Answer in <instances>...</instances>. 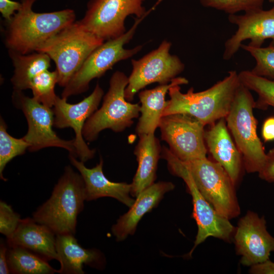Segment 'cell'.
<instances>
[{"instance_id":"6da1fadb","label":"cell","mask_w":274,"mask_h":274,"mask_svg":"<svg viewBox=\"0 0 274 274\" xmlns=\"http://www.w3.org/2000/svg\"><path fill=\"white\" fill-rule=\"evenodd\" d=\"M37 0H21L20 9L6 22L5 43L9 50L27 54L37 51L49 39L76 21L74 10L37 13Z\"/></svg>"},{"instance_id":"7a4b0ae2","label":"cell","mask_w":274,"mask_h":274,"mask_svg":"<svg viewBox=\"0 0 274 274\" xmlns=\"http://www.w3.org/2000/svg\"><path fill=\"white\" fill-rule=\"evenodd\" d=\"M240 84L238 73L230 71L223 79L200 92H195L191 87L183 93L180 85L174 86L168 90L170 98L166 101L162 117L183 114L196 118L204 125H212L225 118Z\"/></svg>"},{"instance_id":"3957f363","label":"cell","mask_w":274,"mask_h":274,"mask_svg":"<svg viewBox=\"0 0 274 274\" xmlns=\"http://www.w3.org/2000/svg\"><path fill=\"white\" fill-rule=\"evenodd\" d=\"M85 201L83 179L68 165L65 167L50 197L33 212L32 218L48 227L56 235H75L77 217L84 209Z\"/></svg>"},{"instance_id":"277c9868","label":"cell","mask_w":274,"mask_h":274,"mask_svg":"<svg viewBox=\"0 0 274 274\" xmlns=\"http://www.w3.org/2000/svg\"><path fill=\"white\" fill-rule=\"evenodd\" d=\"M105 41L75 21L49 39L37 51L47 54L56 65L57 84L65 87L89 54Z\"/></svg>"},{"instance_id":"5b68a950","label":"cell","mask_w":274,"mask_h":274,"mask_svg":"<svg viewBox=\"0 0 274 274\" xmlns=\"http://www.w3.org/2000/svg\"><path fill=\"white\" fill-rule=\"evenodd\" d=\"M255 106L250 90L241 83L225 118L248 173H258L267 158L257 133V120L253 114Z\"/></svg>"},{"instance_id":"8992f818","label":"cell","mask_w":274,"mask_h":274,"mask_svg":"<svg viewBox=\"0 0 274 274\" xmlns=\"http://www.w3.org/2000/svg\"><path fill=\"white\" fill-rule=\"evenodd\" d=\"M155 8L153 6L145 15L136 18L133 25L123 35L105 41L95 49L64 87L61 97L67 99L71 96L85 92L88 89L89 83L93 79L100 78L118 62L129 58L138 53L142 46L129 49L124 48V46L129 42L138 25Z\"/></svg>"},{"instance_id":"52a82bcc","label":"cell","mask_w":274,"mask_h":274,"mask_svg":"<svg viewBox=\"0 0 274 274\" xmlns=\"http://www.w3.org/2000/svg\"><path fill=\"white\" fill-rule=\"evenodd\" d=\"M128 77L123 72L116 71L110 80L108 92L103 96L101 107L96 110L86 121L83 136L89 142L95 140L100 131L110 129L116 132L129 127L133 120L140 113V106L132 104L125 97Z\"/></svg>"},{"instance_id":"ba28073f","label":"cell","mask_w":274,"mask_h":274,"mask_svg":"<svg viewBox=\"0 0 274 274\" xmlns=\"http://www.w3.org/2000/svg\"><path fill=\"white\" fill-rule=\"evenodd\" d=\"M182 162L199 192L219 214L229 220L240 214L235 185L220 164L207 157Z\"/></svg>"},{"instance_id":"9c48e42d","label":"cell","mask_w":274,"mask_h":274,"mask_svg":"<svg viewBox=\"0 0 274 274\" xmlns=\"http://www.w3.org/2000/svg\"><path fill=\"white\" fill-rule=\"evenodd\" d=\"M161 156L165 159L172 174L182 178L192 198V216L197 225V233L194 246L189 253L191 256L195 248L208 237L212 236L229 242L233 236L235 227L229 220L219 214L207 201L196 187L182 161L163 146Z\"/></svg>"},{"instance_id":"30bf717a","label":"cell","mask_w":274,"mask_h":274,"mask_svg":"<svg viewBox=\"0 0 274 274\" xmlns=\"http://www.w3.org/2000/svg\"><path fill=\"white\" fill-rule=\"evenodd\" d=\"M144 0H89L84 17L79 20L88 31L104 41L123 35L127 16L140 18L146 11Z\"/></svg>"},{"instance_id":"8fae6325","label":"cell","mask_w":274,"mask_h":274,"mask_svg":"<svg viewBox=\"0 0 274 274\" xmlns=\"http://www.w3.org/2000/svg\"><path fill=\"white\" fill-rule=\"evenodd\" d=\"M172 43L166 40L159 47L138 60L132 59V70L125 90L127 100L133 99L136 93L154 83H168L181 73L184 64L175 55L169 53Z\"/></svg>"},{"instance_id":"7c38bea8","label":"cell","mask_w":274,"mask_h":274,"mask_svg":"<svg viewBox=\"0 0 274 274\" xmlns=\"http://www.w3.org/2000/svg\"><path fill=\"white\" fill-rule=\"evenodd\" d=\"M12 100L15 106L23 112L28 124V130L22 137L28 144V150L35 152L42 149L55 147L67 150L69 155L76 158L74 139L67 141L59 138L53 129V109L25 95L22 91L14 90Z\"/></svg>"},{"instance_id":"4fadbf2b","label":"cell","mask_w":274,"mask_h":274,"mask_svg":"<svg viewBox=\"0 0 274 274\" xmlns=\"http://www.w3.org/2000/svg\"><path fill=\"white\" fill-rule=\"evenodd\" d=\"M204 125L183 114L163 116L159 123L161 137L170 151L183 162L207 157Z\"/></svg>"},{"instance_id":"5bb4252c","label":"cell","mask_w":274,"mask_h":274,"mask_svg":"<svg viewBox=\"0 0 274 274\" xmlns=\"http://www.w3.org/2000/svg\"><path fill=\"white\" fill-rule=\"evenodd\" d=\"M104 94L97 83L92 92L81 101L70 104L66 98L57 96L53 106L54 126L60 129L73 128L75 134L74 144L76 158L83 162L92 159L95 153V150L90 149L84 141L83 127L87 120L97 110Z\"/></svg>"},{"instance_id":"9a60e30c","label":"cell","mask_w":274,"mask_h":274,"mask_svg":"<svg viewBox=\"0 0 274 274\" xmlns=\"http://www.w3.org/2000/svg\"><path fill=\"white\" fill-rule=\"evenodd\" d=\"M233 239L236 253L241 256V263L251 266L269 259L274 252V237L266 229L264 216L260 217L249 211L239 220Z\"/></svg>"},{"instance_id":"2e32d148","label":"cell","mask_w":274,"mask_h":274,"mask_svg":"<svg viewBox=\"0 0 274 274\" xmlns=\"http://www.w3.org/2000/svg\"><path fill=\"white\" fill-rule=\"evenodd\" d=\"M230 23L237 28L225 43L224 60H228L238 51L242 42L250 41L249 45L260 47L267 39L274 44V6L269 10L263 9L246 12L243 15L228 16Z\"/></svg>"},{"instance_id":"e0dca14e","label":"cell","mask_w":274,"mask_h":274,"mask_svg":"<svg viewBox=\"0 0 274 274\" xmlns=\"http://www.w3.org/2000/svg\"><path fill=\"white\" fill-rule=\"evenodd\" d=\"M71 164L81 175L85 184L86 201H91L103 197L115 198L130 208L135 201L131 195V184L125 182H114L105 176L104 161L99 162L92 168H87L84 162L69 155Z\"/></svg>"},{"instance_id":"ac0fdd59","label":"cell","mask_w":274,"mask_h":274,"mask_svg":"<svg viewBox=\"0 0 274 274\" xmlns=\"http://www.w3.org/2000/svg\"><path fill=\"white\" fill-rule=\"evenodd\" d=\"M204 140L215 161L223 166L235 186L241 173L243 159L230 135L225 118L219 119L205 131Z\"/></svg>"},{"instance_id":"d6986e66","label":"cell","mask_w":274,"mask_h":274,"mask_svg":"<svg viewBox=\"0 0 274 274\" xmlns=\"http://www.w3.org/2000/svg\"><path fill=\"white\" fill-rule=\"evenodd\" d=\"M170 182L154 183L142 191L136 197L129 210L119 217L111 229L116 240L121 242L135 232L142 217L157 207L164 195L175 188Z\"/></svg>"},{"instance_id":"ffe728a7","label":"cell","mask_w":274,"mask_h":274,"mask_svg":"<svg viewBox=\"0 0 274 274\" xmlns=\"http://www.w3.org/2000/svg\"><path fill=\"white\" fill-rule=\"evenodd\" d=\"M56 234L47 226L32 218L21 219L14 232L6 238L9 247L27 249L47 261L56 260Z\"/></svg>"},{"instance_id":"44dd1931","label":"cell","mask_w":274,"mask_h":274,"mask_svg":"<svg viewBox=\"0 0 274 274\" xmlns=\"http://www.w3.org/2000/svg\"><path fill=\"white\" fill-rule=\"evenodd\" d=\"M56 250L60 267V274H84V264L100 268L104 264V256L95 249H85L78 242L74 234L56 235Z\"/></svg>"},{"instance_id":"7402d4cb","label":"cell","mask_w":274,"mask_h":274,"mask_svg":"<svg viewBox=\"0 0 274 274\" xmlns=\"http://www.w3.org/2000/svg\"><path fill=\"white\" fill-rule=\"evenodd\" d=\"M188 83V81L185 78L176 77L169 83L159 84L154 88L139 92L141 116L135 128L139 136L154 133L156 129L159 127L166 105L165 95L169 88Z\"/></svg>"},{"instance_id":"603a6c76","label":"cell","mask_w":274,"mask_h":274,"mask_svg":"<svg viewBox=\"0 0 274 274\" xmlns=\"http://www.w3.org/2000/svg\"><path fill=\"white\" fill-rule=\"evenodd\" d=\"M134 154L138 163L131 184V195L136 197L154 183L161 148L154 133L141 135Z\"/></svg>"},{"instance_id":"cb8c5ba5","label":"cell","mask_w":274,"mask_h":274,"mask_svg":"<svg viewBox=\"0 0 274 274\" xmlns=\"http://www.w3.org/2000/svg\"><path fill=\"white\" fill-rule=\"evenodd\" d=\"M8 52L14 68L11 79L14 90L29 89L33 79L50 66L51 59L44 53L36 51L22 54L12 50Z\"/></svg>"},{"instance_id":"d4e9b609","label":"cell","mask_w":274,"mask_h":274,"mask_svg":"<svg viewBox=\"0 0 274 274\" xmlns=\"http://www.w3.org/2000/svg\"><path fill=\"white\" fill-rule=\"evenodd\" d=\"M8 262L10 272L14 274H53L57 270L48 261L23 248L9 247Z\"/></svg>"},{"instance_id":"484cf974","label":"cell","mask_w":274,"mask_h":274,"mask_svg":"<svg viewBox=\"0 0 274 274\" xmlns=\"http://www.w3.org/2000/svg\"><path fill=\"white\" fill-rule=\"evenodd\" d=\"M238 74L241 83L257 94L258 98L255 108H274V80L257 76L251 71H242Z\"/></svg>"},{"instance_id":"4316f807","label":"cell","mask_w":274,"mask_h":274,"mask_svg":"<svg viewBox=\"0 0 274 274\" xmlns=\"http://www.w3.org/2000/svg\"><path fill=\"white\" fill-rule=\"evenodd\" d=\"M28 144L23 139L15 138L7 132V126L3 119L0 121V178L6 181L3 171L6 165L15 157L24 154Z\"/></svg>"},{"instance_id":"83f0119b","label":"cell","mask_w":274,"mask_h":274,"mask_svg":"<svg viewBox=\"0 0 274 274\" xmlns=\"http://www.w3.org/2000/svg\"><path fill=\"white\" fill-rule=\"evenodd\" d=\"M58 75L56 70L44 71L32 80L29 89L32 92V97L41 104L52 108L57 95L55 92V86L57 84Z\"/></svg>"},{"instance_id":"f1b7e54d","label":"cell","mask_w":274,"mask_h":274,"mask_svg":"<svg viewBox=\"0 0 274 274\" xmlns=\"http://www.w3.org/2000/svg\"><path fill=\"white\" fill-rule=\"evenodd\" d=\"M241 48L254 58L256 64L251 71L253 74L274 80V44L266 47H255L242 44Z\"/></svg>"},{"instance_id":"f546056e","label":"cell","mask_w":274,"mask_h":274,"mask_svg":"<svg viewBox=\"0 0 274 274\" xmlns=\"http://www.w3.org/2000/svg\"><path fill=\"white\" fill-rule=\"evenodd\" d=\"M204 7L222 11L229 15L262 9L265 0H199Z\"/></svg>"},{"instance_id":"4dcf8cb0","label":"cell","mask_w":274,"mask_h":274,"mask_svg":"<svg viewBox=\"0 0 274 274\" xmlns=\"http://www.w3.org/2000/svg\"><path fill=\"white\" fill-rule=\"evenodd\" d=\"M21 219L20 215L15 212L12 207L4 202L0 201V232L10 237L16 230Z\"/></svg>"},{"instance_id":"1f68e13d","label":"cell","mask_w":274,"mask_h":274,"mask_svg":"<svg viewBox=\"0 0 274 274\" xmlns=\"http://www.w3.org/2000/svg\"><path fill=\"white\" fill-rule=\"evenodd\" d=\"M259 177L269 183H274V148L267 154L266 161L258 173Z\"/></svg>"},{"instance_id":"d6a6232c","label":"cell","mask_w":274,"mask_h":274,"mask_svg":"<svg viewBox=\"0 0 274 274\" xmlns=\"http://www.w3.org/2000/svg\"><path fill=\"white\" fill-rule=\"evenodd\" d=\"M21 2L12 0H0V12L6 22L9 21L21 8Z\"/></svg>"},{"instance_id":"836d02e7","label":"cell","mask_w":274,"mask_h":274,"mask_svg":"<svg viewBox=\"0 0 274 274\" xmlns=\"http://www.w3.org/2000/svg\"><path fill=\"white\" fill-rule=\"evenodd\" d=\"M249 272L253 274H274V262L266 260L250 266Z\"/></svg>"},{"instance_id":"e575fe53","label":"cell","mask_w":274,"mask_h":274,"mask_svg":"<svg viewBox=\"0 0 274 274\" xmlns=\"http://www.w3.org/2000/svg\"><path fill=\"white\" fill-rule=\"evenodd\" d=\"M8 246L4 242L1 241L0 244V273L8 274L10 273V271L8 262Z\"/></svg>"},{"instance_id":"d590c367","label":"cell","mask_w":274,"mask_h":274,"mask_svg":"<svg viewBox=\"0 0 274 274\" xmlns=\"http://www.w3.org/2000/svg\"><path fill=\"white\" fill-rule=\"evenodd\" d=\"M262 135L265 142L274 140V117H269L264 121Z\"/></svg>"},{"instance_id":"8d00e7d4","label":"cell","mask_w":274,"mask_h":274,"mask_svg":"<svg viewBox=\"0 0 274 274\" xmlns=\"http://www.w3.org/2000/svg\"><path fill=\"white\" fill-rule=\"evenodd\" d=\"M270 3H274V0H268Z\"/></svg>"}]
</instances>
